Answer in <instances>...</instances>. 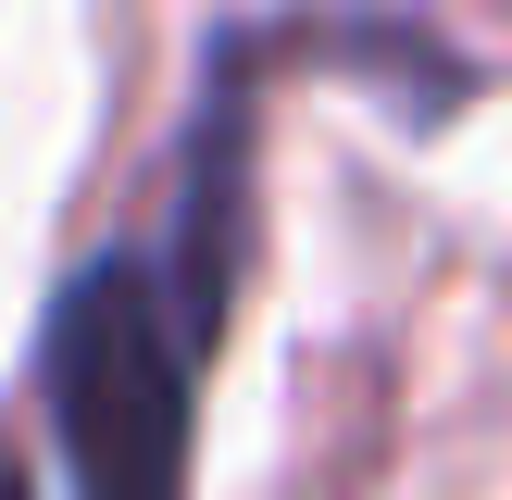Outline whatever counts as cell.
Returning a JSON list of instances; mask_svg holds the SVG:
<instances>
[{"mask_svg":"<svg viewBox=\"0 0 512 500\" xmlns=\"http://www.w3.org/2000/svg\"><path fill=\"white\" fill-rule=\"evenodd\" d=\"M188 413L200 338L175 325L163 275L138 250H100L50 300V425L88 500H188Z\"/></svg>","mask_w":512,"mask_h":500,"instance_id":"cell-1","label":"cell"},{"mask_svg":"<svg viewBox=\"0 0 512 500\" xmlns=\"http://www.w3.org/2000/svg\"><path fill=\"white\" fill-rule=\"evenodd\" d=\"M0 500H38V488H25V463H13V450H0Z\"/></svg>","mask_w":512,"mask_h":500,"instance_id":"cell-2","label":"cell"}]
</instances>
